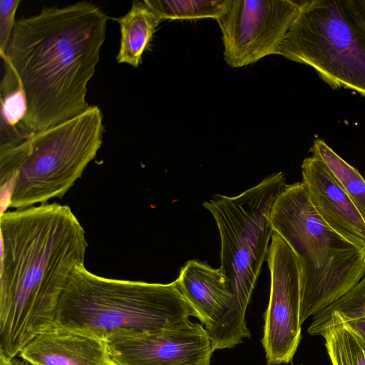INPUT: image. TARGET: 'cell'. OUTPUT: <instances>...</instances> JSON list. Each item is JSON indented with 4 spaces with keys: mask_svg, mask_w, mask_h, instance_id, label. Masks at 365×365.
Returning <instances> with one entry per match:
<instances>
[{
    "mask_svg": "<svg viewBox=\"0 0 365 365\" xmlns=\"http://www.w3.org/2000/svg\"><path fill=\"white\" fill-rule=\"evenodd\" d=\"M331 316H336L342 321L365 319V274L339 299L316 314L311 324L319 323Z\"/></svg>",
    "mask_w": 365,
    "mask_h": 365,
    "instance_id": "d6986e66",
    "label": "cell"
},
{
    "mask_svg": "<svg viewBox=\"0 0 365 365\" xmlns=\"http://www.w3.org/2000/svg\"><path fill=\"white\" fill-rule=\"evenodd\" d=\"M175 281L205 326L216 321L232 302L229 279L220 268H212L205 262L187 261Z\"/></svg>",
    "mask_w": 365,
    "mask_h": 365,
    "instance_id": "4fadbf2b",
    "label": "cell"
},
{
    "mask_svg": "<svg viewBox=\"0 0 365 365\" xmlns=\"http://www.w3.org/2000/svg\"><path fill=\"white\" fill-rule=\"evenodd\" d=\"M344 322H346L349 325H350L365 339V319H356L344 321ZM317 324H319V323H317ZM312 325H314V324H312Z\"/></svg>",
    "mask_w": 365,
    "mask_h": 365,
    "instance_id": "44dd1931",
    "label": "cell"
},
{
    "mask_svg": "<svg viewBox=\"0 0 365 365\" xmlns=\"http://www.w3.org/2000/svg\"><path fill=\"white\" fill-rule=\"evenodd\" d=\"M269 220L274 232L299 259L302 325L361 280L365 274V252L322 220L302 182L287 185L272 207Z\"/></svg>",
    "mask_w": 365,
    "mask_h": 365,
    "instance_id": "5b68a950",
    "label": "cell"
},
{
    "mask_svg": "<svg viewBox=\"0 0 365 365\" xmlns=\"http://www.w3.org/2000/svg\"><path fill=\"white\" fill-rule=\"evenodd\" d=\"M21 0L0 1V56H4L16 24L15 16Z\"/></svg>",
    "mask_w": 365,
    "mask_h": 365,
    "instance_id": "ffe728a7",
    "label": "cell"
},
{
    "mask_svg": "<svg viewBox=\"0 0 365 365\" xmlns=\"http://www.w3.org/2000/svg\"><path fill=\"white\" fill-rule=\"evenodd\" d=\"M200 317L169 284L110 279L76 267L58 301L54 324L103 341L183 326Z\"/></svg>",
    "mask_w": 365,
    "mask_h": 365,
    "instance_id": "3957f363",
    "label": "cell"
},
{
    "mask_svg": "<svg viewBox=\"0 0 365 365\" xmlns=\"http://www.w3.org/2000/svg\"><path fill=\"white\" fill-rule=\"evenodd\" d=\"M98 106L19 143L0 147L1 192L12 189L9 207L17 210L63 197L80 178L103 143Z\"/></svg>",
    "mask_w": 365,
    "mask_h": 365,
    "instance_id": "8992f818",
    "label": "cell"
},
{
    "mask_svg": "<svg viewBox=\"0 0 365 365\" xmlns=\"http://www.w3.org/2000/svg\"><path fill=\"white\" fill-rule=\"evenodd\" d=\"M309 151L319 159L354 202L365 220V179L359 172L337 155L323 140L316 138Z\"/></svg>",
    "mask_w": 365,
    "mask_h": 365,
    "instance_id": "e0dca14e",
    "label": "cell"
},
{
    "mask_svg": "<svg viewBox=\"0 0 365 365\" xmlns=\"http://www.w3.org/2000/svg\"><path fill=\"white\" fill-rule=\"evenodd\" d=\"M120 26V40L116 60L138 68L161 20L144 1L132 2L128 12L115 19Z\"/></svg>",
    "mask_w": 365,
    "mask_h": 365,
    "instance_id": "5bb4252c",
    "label": "cell"
},
{
    "mask_svg": "<svg viewBox=\"0 0 365 365\" xmlns=\"http://www.w3.org/2000/svg\"><path fill=\"white\" fill-rule=\"evenodd\" d=\"M0 91V147H5L19 143L29 136L24 126L26 115L25 96L12 71L6 66Z\"/></svg>",
    "mask_w": 365,
    "mask_h": 365,
    "instance_id": "2e32d148",
    "label": "cell"
},
{
    "mask_svg": "<svg viewBox=\"0 0 365 365\" xmlns=\"http://www.w3.org/2000/svg\"><path fill=\"white\" fill-rule=\"evenodd\" d=\"M302 182L322 220L337 234L365 252V220L318 158L302 164Z\"/></svg>",
    "mask_w": 365,
    "mask_h": 365,
    "instance_id": "8fae6325",
    "label": "cell"
},
{
    "mask_svg": "<svg viewBox=\"0 0 365 365\" xmlns=\"http://www.w3.org/2000/svg\"><path fill=\"white\" fill-rule=\"evenodd\" d=\"M279 55L365 98V0L304 1Z\"/></svg>",
    "mask_w": 365,
    "mask_h": 365,
    "instance_id": "52a82bcc",
    "label": "cell"
},
{
    "mask_svg": "<svg viewBox=\"0 0 365 365\" xmlns=\"http://www.w3.org/2000/svg\"><path fill=\"white\" fill-rule=\"evenodd\" d=\"M0 230V355L12 359L54 324L88 243L70 207L57 203L5 212Z\"/></svg>",
    "mask_w": 365,
    "mask_h": 365,
    "instance_id": "6da1fadb",
    "label": "cell"
},
{
    "mask_svg": "<svg viewBox=\"0 0 365 365\" xmlns=\"http://www.w3.org/2000/svg\"><path fill=\"white\" fill-rule=\"evenodd\" d=\"M287 185L284 173L277 172L238 195H215L203 202L218 228L220 268L229 279L233 294L230 307L205 326L215 351L232 348L250 337L246 310L274 233L269 215Z\"/></svg>",
    "mask_w": 365,
    "mask_h": 365,
    "instance_id": "277c9868",
    "label": "cell"
},
{
    "mask_svg": "<svg viewBox=\"0 0 365 365\" xmlns=\"http://www.w3.org/2000/svg\"><path fill=\"white\" fill-rule=\"evenodd\" d=\"M106 344L115 365H210L215 351L205 328L191 322Z\"/></svg>",
    "mask_w": 365,
    "mask_h": 365,
    "instance_id": "30bf717a",
    "label": "cell"
},
{
    "mask_svg": "<svg viewBox=\"0 0 365 365\" xmlns=\"http://www.w3.org/2000/svg\"><path fill=\"white\" fill-rule=\"evenodd\" d=\"M161 20L218 19L228 9L231 0H144Z\"/></svg>",
    "mask_w": 365,
    "mask_h": 365,
    "instance_id": "ac0fdd59",
    "label": "cell"
},
{
    "mask_svg": "<svg viewBox=\"0 0 365 365\" xmlns=\"http://www.w3.org/2000/svg\"><path fill=\"white\" fill-rule=\"evenodd\" d=\"M267 261L270 272V292L264 316L262 344L268 365L288 364L301 340L299 259L290 246L274 232Z\"/></svg>",
    "mask_w": 365,
    "mask_h": 365,
    "instance_id": "9c48e42d",
    "label": "cell"
},
{
    "mask_svg": "<svg viewBox=\"0 0 365 365\" xmlns=\"http://www.w3.org/2000/svg\"><path fill=\"white\" fill-rule=\"evenodd\" d=\"M30 365H115L106 341L55 324L20 351Z\"/></svg>",
    "mask_w": 365,
    "mask_h": 365,
    "instance_id": "7c38bea8",
    "label": "cell"
},
{
    "mask_svg": "<svg viewBox=\"0 0 365 365\" xmlns=\"http://www.w3.org/2000/svg\"><path fill=\"white\" fill-rule=\"evenodd\" d=\"M9 365H29L25 361L19 360L16 358H14L11 360Z\"/></svg>",
    "mask_w": 365,
    "mask_h": 365,
    "instance_id": "7402d4cb",
    "label": "cell"
},
{
    "mask_svg": "<svg viewBox=\"0 0 365 365\" xmlns=\"http://www.w3.org/2000/svg\"><path fill=\"white\" fill-rule=\"evenodd\" d=\"M304 1L231 0L217 19L222 32L224 59L240 68L279 55L282 44Z\"/></svg>",
    "mask_w": 365,
    "mask_h": 365,
    "instance_id": "ba28073f",
    "label": "cell"
},
{
    "mask_svg": "<svg viewBox=\"0 0 365 365\" xmlns=\"http://www.w3.org/2000/svg\"><path fill=\"white\" fill-rule=\"evenodd\" d=\"M108 16L86 1L16 20L4 65L26 102V133L43 131L85 112L88 84L105 41Z\"/></svg>",
    "mask_w": 365,
    "mask_h": 365,
    "instance_id": "7a4b0ae2",
    "label": "cell"
},
{
    "mask_svg": "<svg viewBox=\"0 0 365 365\" xmlns=\"http://www.w3.org/2000/svg\"><path fill=\"white\" fill-rule=\"evenodd\" d=\"M310 335H321L332 365H365V339L346 322L331 316L310 324Z\"/></svg>",
    "mask_w": 365,
    "mask_h": 365,
    "instance_id": "9a60e30c",
    "label": "cell"
}]
</instances>
